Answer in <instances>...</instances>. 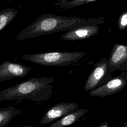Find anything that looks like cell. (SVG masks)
I'll use <instances>...</instances> for the list:
<instances>
[{"instance_id": "obj_8", "label": "cell", "mask_w": 127, "mask_h": 127, "mask_svg": "<svg viewBox=\"0 0 127 127\" xmlns=\"http://www.w3.org/2000/svg\"><path fill=\"white\" fill-rule=\"evenodd\" d=\"M32 69L22 64L5 61L0 64V82L24 77Z\"/></svg>"}, {"instance_id": "obj_17", "label": "cell", "mask_w": 127, "mask_h": 127, "mask_svg": "<svg viewBox=\"0 0 127 127\" xmlns=\"http://www.w3.org/2000/svg\"><path fill=\"white\" fill-rule=\"evenodd\" d=\"M122 127H127V120L124 123V125Z\"/></svg>"}, {"instance_id": "obj_16", "label": "cell", "mask_w": 127, "mask_h": 127, "mask_svg": "<svg viewBox=\"0 0 127 127\" xmlns=\"http://www.w3.org/2000/svg\"><path fill=\"white\" fill-rule=\"evenodd\" d=\"M74 0H58L57 2H63V1H72Z\"/></svg>"}, {"instance_id": "obj_1", "label": "cell", "mask_w": 127, "mask_h": 127, "mask_svg": "<svg viewBox=\"0 0 127 127\" xmlns=\"http://www.w3.org/2000/svg\"><path fill=\"white\" fill-rule=\"evenodd\" d=\"M91 18L67 17L44 13L21 30L16 36L17 41L32 38L41 35L69 31L87 23Z\"/></svg>"}, {"instance_id": "obj_19", "label": "cell", "mask_w": 127, "mask_h": 127, "mask_svg": "<svg viewBox=\"0 0 127 127\" xmlns=\"http://www.w3.org/2000/svg\"><path fill=\"white\" fill-rule=\"evenodd\" d=\"M80 125H79V126H76V127H80Z\"/></svg>"}, {"instance_id": "obj_15", "label": "cell", "mask_w": 127, "mask_h": 127, "mask_svg": "<svg viewBox=\"0 0 127 127\" xmlns=\"http://www.w3.org/2000/svg\"><path fill=\"white\" fill-rule=\"evenodd\" d=\"M109 126V124L107 122H104L100 124L98 126L96 127H108Z\"/></svg>"}, {"instance_id": "obj_9", "label": "cell", "mask_w": 127, "mask_h": 127, "mask_svg": "<svg viewBox=\"0 0 127 127\" xmlns=\"http://www.w3.org/2000/svg\"><path fill=\"white\" fill-rule=\"evenodd\" d=\"M108 63L111 73L116 70L127 71V45L115 44L111 50Z\"/></svg>"}, {"instance_id": "obj_4", "label": "cell", "mask_w": 127, "mask_h": 127, "mask_svg": "<svg viewBox=\"0 0 127 127\" xmlns=\"http://www.w3.org/2000/svg\"><path fill=\"white\" fill-rule=\"evenodd\" d=\"M112 78L109 71L108 60L103 58L95 64L86 79L84 89L85 91H90L106 83Z\"/></svg>"}, {"instance_id": "obj_11", "label": "cell", "mask_w": 127, "mask_h": 127, "mask_svg": "<svg viewBox=\"0 0 127 127\" xmlns=\"http://www.w3.org/2000/svg\"><path fill=\"white\" fill-rule=\"evenodd\" d=\"M21 111L8 107L0 109V127H5L16 116L21 114Z\"/></svg>"}, {"instance_id": "obj_14", "label": "cell", "mask_w": 127, "mask_h": 127, "mask_svg": "<svg viewBox=\"0 0 127 127\" xmlns=\"http://www.w3.org/2000/svg\"><path fill=\"white\" fill-rule=\"evenodd\" d=\"M118 28L120 30H125L127 28V11L120 16L118 21Z\"/></svg>"}, {"instance_id": "obj_10", "label": "cell", "mask_w": 127, "mask_h": 127, "mask_svg": "<svg viewBox=\"0 0 127 127\" xmlns=\"http://www.w3.org/2000/svg\"><path fill=\"white\" fill-rule=\"evenodd\" d=\"M89 112L85 108L78 109L76 110L57 120L48 127H66L78 122L80 119Z\"/></svg>"}, {"instance_id": "obj_5", "label": "cell", "mask_w": 127, "mask_h": 127, "mask_svg": "<svg viewBox=\"0 0 127 127\" xmlns=\"http://www.w3.org/2000/svg\"><path fill=\"white\" fill-rule=\"evenodd\" d=\"M104 23L103 17L91 18L87 23L64 34L62 36V39L68 41H76L88 38L97 34L99 31L98 25Z\"/></svg>"}, {"instance_id": "obj_18", "label": "cell", "mask_w": 127, "mask_h": 127, "mask_svg": "<svg viewBox=\"0 0 127 127\" xmlns=\"http://www.w3.org/2000/svg\"><path fill=\"white\" fill-rule=\"evenodd\" d=\"M22 127H34V125H26L25 126H22Z\"/></svg>"}, {"instance_id": "obj_13", "label": "cell", "mask_w": 127, "mask_h": 127, "mask_svg": "<svg viewBox=\"0 0 127 127\" xmlns=\"http://www.w3.org/2000/svg\"><path fill=\"white\" fill-rule=\"evenodd\" d=\"M97 0H74L72 1H66L63 2H56L54 5L58 6L62 10H66L88 2H93Z\"/></svg>"}, {"instance_id": "obj_6", "label": "cell", "mask_w": 127, "mask_h": 127, "mask_svg": "<svg viewBox=\"0 0 127 127\" xmlns=\"http://www.w3.org/2000/svg\"><path fill=\"white\" fill-rule=\"evenodd\" d=\"M127 85V71H123L118 76L89 91L91 97H106L118 93Z\"/></svg>"}, {"instance_id": "obj_12", "label": "cell", "mask_w": 127, "mask_h": 127, "mask_svg": "<svg viewBox=\"0 0 127 127\" xmlns=\"http://www.w3.org/2000/svg\"><path fill=\"white\" fill-rule=\"evenodd\" d=\"M18 10L6 8L0 10V31L10 23L17 14Z\"/></svg>"}, {"instance_id": "obj_2", "label": "cell", "mask_w": 127, "mask_h": 127, "mask_svg": "<svg viewBox=\"0 0 127 127\" xmlns=\"http://www.w3.org/2000/svg\"><path fill=\"white\" fill-rule=\"evenodd\" d=\"M55 81L52 77L32 78L0 91V101L30 100L36 103L45 102L53 94Z\"/></svg>"}, {"instance_id": "obj_7", "label": "cell", "mask_w": 127, "mask_h": 127, "mask_svg": "<svg viewBox=\"0 0 127 127\" xmlns=\"http://www.w3.org/2000/svg\"><path fill=\"white\" fill-rule=\"evenodd\" d=\"M79 104L73 102H62L56 104L44 114L39 124L44 125L58 120L78 109Z\"/></svg>"}, {"instance_id": "obj_3", "label": "cell", "mask_w": 127, "mask_h": 127, "mask_svg": "<svg viewBox=\"0 0 127 127\" xmlns=\"http://www.w3.org/2000/svg\"><path fill=\"white\" fill-rule=\"evenodd\" d=\"M85 55L83 52H53L25 55L21 59L42 65L64 66L76 63Z\"/></svg>"}]
</instances>
